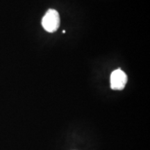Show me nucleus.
I'll list each match as a JSON object with an SVG mask.
<instances>
[{
	"instance_id": "obj_1",
	"label": "nucleus",
	"mask_w": 150,
	"mask_h": 150,
	"mask_svg": "<svg viewBox=\"0 0 150 150\" xmlns=\"http://www.w3.org/2000/svg\"><path fill=\"white\" fill-rule=\"evenodd\" d=\"M60 16L59 12L54 9H49L42 18V26L49 33L55 32L60 26Z\"/></svg>"
},
{
	"instance_id": "obj_2",
	"label": "nucleus",
	"mask_w": 150,
	"mask_h": 150,
	"mask_svg": "<svg viewBox=\"0 0 150 150\" xmlns=\"http://www.w3.org/2000/svg\"><path fill=\"white\" fill-rule=\"evenodd\" d=\"M128 78L120 69L114 70L110 75V88L114 91H122L127 85Z\"/></svg>"
}]
</instances>
